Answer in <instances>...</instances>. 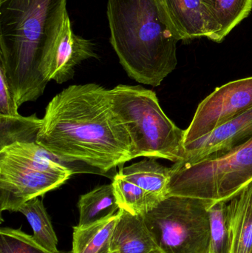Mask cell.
<instances>
[{"label": "cell", "mask_w": 252, "mask_h": 253, "mask_svg": "<svg viewBox=\"0 0 252 253\" xmlns=\"http://www.w3.org/2000/svg\"><path fill=\"white\" fill-rule=\"evenodd\" d=\"M78 227H85L115 215L120 208L112 184H104L80 197Z\"/></svg>", "instance_id": "obj_16"}, {"label": "cell", "mask_w": 252, "mask_h": 253, "mask_svg": "<svg viewBox=\"0 0 252 253\" xmlns=\"http://www.w3.org/2000/svg\"><path fill=\"white\" fill-rule=\"evenodd\" d=\"M129 181L164 200L170 190L171 168L163 166L156 159H148L121 168L118 171Z\"/></svg>", "instance_id": "obj_15"}, {"label": "cell", "mask_w": 252, "mask_h": 253, "mask_svg": "<svg viewBox=\"0 0 252 253\" xmlns=\"http://www.w3.org/2000/svg\"><path fill=\"white\" fill-rule=\"evenodd\" d=\"M92 58H99L94 43L73 32L67 13L57 37L43 59L40 72L47 83L53 80L62 84L72 79L77 65Z\"/></svg>", "instance_id": "obj_9"}, {"label": "cell", "mask_w": 252, "mask_h": 253, "mask_svg": "<svg viewBox=\"0 0 252 253\" xmlns=\"http://www.w3.org/2000/svg\"><path fill=\"white\" fill-rule=\"evenodd\" d=\"M160 19L178 41L208 37L201 0H154Z\"/></svg>", "instance_id": "obj_11"}, {"label": "cell", "mask_w": 252, "mask_h": 253, "mask_svg": "<svg viewBox=\"0 0 252 253\" xmlns=\"http://www.w3.org/2000/svg\"><path fill=\"white\" fill-rule=\"evenodd\" d=\"M36 143L69 162H81L113 178L131 161L133 142L115 111L111 90L90 83L64 89L49 102Z\"/></svg>", "instance_id": "obj_1"}, {"label": "cell", "mask_w": 252, "mask_h": 253, "mask_svg": "<svg viewBox=\"0 0 252 253\" xmlns=\"http://www.w3.org/2000/svg\"><path fill=\"white\" fill-rule=\"evenodd\" d=\"M210 227V253H229L228 202H217L209 208Z\"/></svg>", "instance_id": "obj_21"}, {"label": "cell", "mask_w": 252, "mask_h": 253, "mask_svg": "<svg viewBox=\"0 0 252 253\" xmlns=\"http://www.w3.org/2000/svg\"><path fill=\"white\" fill-rule=\"evenodd\" d=\"M150 253H163L161 252V251H154V252Z\"/></svg>", "instance_id": "obj_24"}, {"label": "cell", "mask_w": 252, "mask_h": 253, "mask_svg": "<svg viewBox=\"0 0 252 253\" xmlns=\"http://www.w3.org/2000/svg\"><path fill=\"white\" fill-rule=\"evenodd\" d=\"M170 168L168 196L229 202L252 182V137L228 151Z\"/></svg>", "instance_id": "obj_5"}, {"label": "cell", "mask_w": 252, "mask_h": 253, "mask_svg": "<svg viewBox=\"0 0 252 253\" xmlns=\"http://www.w3.org/2000/svg\"><path fill=\"white\" fill-rule=\"evenodd\" d=\"M215 202L167 196L144 217L163 253H210L209 208Z\"/></svg>", "instance_id": "obj_6"}, {"label": "cell", "mask_w": 252, "mask_h": 253, "mask_svg": "<svg viewBox=\"0 0 252 253\" xmlns=\"http://www.w3.org/2000/svg\"><path fill=\"white\" fill-rule=\"evenodd\" d=\"M160 251L144 215L120 209L112 233L110 253H150Z\"/></svg>", "instance_id": "obj_12"}, {"label": "cell", "mask_w": 252, "mask_h": 253, "mask_svg": "<svg viewBox=\"0 0 252 253\" xmlns=\"http://www.w3.org/2000/svg\"><path fill=\"white\" fill-rule=\"evenodd\" d=\"M0 253H53L37 243L34 237L21 230L0 229Z\"/></svg>", "instance_id": "obj_22"}, {"label": "cell", "mask_w": 252, "mask_h": 253, "mask_svg": "<svg viewBox=\"0 0 252 253\" xmlns=\"http://www.w3.org/2000/svg\"><path fill=\"white\" fill-rule=\"evenodd\" d=\"M42 119L0 115V150L16 142H36Z\"/></svg>", "instance_id": "obj_20"}, {"label": "cell", "mask_w": 252, "mask_h": 253, "mask_svg": "<svg viewBox=\"0 0 252 253\" xmlns=\"http://www.w3.org/2000/svg\"><path fill=\"white\" fill-rule=\"evenodd\" d=\"M252 137V108L207 135L186 144L183 159L180 162L192 163L207 156L228 151Z\"/></svg>", "instance_id": "obj_10"}, {"label": "cell", "mask_w": 252, "mask_h": 253, "mask_svg": "<svg viewBox=\"0 0 252 253\" xmlns=\"http://www.w3.org/2000/svg\"><path fill=\"white\" fill-rule=\"evenodd\" d=\"M18 109L4 68L0 65V115L18 117Z\"/></svg>", "instance_id": "obj_23"}, {"label": "cell", "mask_w": 252, "mask_h": 253, "mask_svg": "<svg viewBox=\"0 0 252 253\" xmlns=\"http://www.w3.org/2000/svg\"><path fill=\"white\" fill-rule=\"evenodd\" d=\"M251 253H252V252Z\"/></svg>", "instance_id": "obj_25"}, {"label": "cell", "mask_w": 252, "mask_h": 253, "mask_svg": "<svg viewBox=\"0 0 252 253\" xmlns=\"http://www.w3.org/2000/svg\"><path fill=\"white\" fill-rule=\"evenodd\" d=\"M19 212L23 214L34 232V239L43 248L53 253H60L58 239L42 201L38 198L24 204Z\"/></svg>", "instance_id": "obj_19"}, {"label": "cell", "mask_w": 252, "mask_h": 253, "mask_svg": "<svg viewBox=\"0 0 252 253\" xmlns=\"http://www.w3.org/2000/svg\"><path fill=\"white\" fill-rule=\"evenodd\" d=\"M229 253L252 252V182L228 202Z\"/></svg>", "instance_id": "obj_14"}, {"label": "cell", "mask_w": 252, "mask_h": 253, "mask_svg": "<svg viewBox=\"0 0 252 253\" xmlns=\"http://www.w3.org/2000/svg\"><path fill=\"white\" fill-rule=\"evenodd\" d=\"M252 108V77L217 87L198 105L189 127L184 146L207 135Z\"/></svg>", "instance_id": "obj_8"}, {"label": "cell", "mask_w": 252, "mask_h": 253, "mask_svg": "<svg viewBox=\"0 0 252 253\" xmlns=\"http://www.w3.org/2000/svg\"><path fill=\"white\" fill-rule=\"evenodd\" d=\"M73 174L58 164L0 152V211L19 212L24 204L58 188Z\"/></svg>", "instance_id": "obj_7"}, {"label": "cell", "mask_w": 252, "mask_h": 253, "mask_svg": "<svg viewBox=\"0 0 252 253\" xmlns=\"http://www.w3.org/2000/svg\"><path fill=\"white\" fill-rule=\"evenodd\" d=\"M208 37L221 42L250 14L252 0H201Z\"/></svg>", "instance_id": "obj_13"}, {"label": "cell", "mask_w": 252, "mask_h": 253, "mask_svg": "<svg viewBox=\"0 0 252 253\" xmlns=\"http://www.w3.org/2000/svg\"><path fill=\"white\" fill-rule=\"evenodd\" d=\"M110 43L124 71L158 87L177 66L178 40L160 19L154 0H108Z\"/></svg>", "instance_id": "obj_3"}, {"label": "cell", "mask_w": 252, "mask_h": 253, "mask_svg": "<svg viewBox=\"0 0 252 253\" xmlns=\"http://www.w3.org/2000/svg\"><path fill=\"white\" fill-rule=\"evenodd\" d=\"M112 184L120 209L133 215H146L163 201L129 181L118 172L112 178Z\"/></svg>", "instance_id": "obj_18"}, {"label": "cell", "mask_w": 252, "mask_h": 253, "mask_svg": "<svg viewBox=\"0 0 252 253\" xmlns=\"http://www.w3.org/2000/svg\"><path fill=\"white\" fill-rule=\"evenodd\" d=\"M118 212L85 227H73L72 253H110Z\"/></svg>", "instance_id": "obj_17"}, {"label": "cell", "mask_w": 252, "mask_h": 253, "mask_svg": "<svg viewBox=\"0 0 252 253\" xmlns=\"http://www.w3.org/2000/svg\"><path fill=\"white\" fill-rule=\"evenodd\" d=\"M115 111L133 142V158L176 162L184 156L185 130L163 111L156 93L142 86L118 84L111 89Z\"/></svg>", "instance_id": "obj_4"}, {"label": "cell", "mask_w": 252, "mask_h": 253, "mask_svg": "<svg viewBox=\"0 0 252 253\" xmlns=\"http://www.w3.org/2000/svg\"><path fill=\"white\" fill-rule=\"evenodd\" d=\"M68 0H0V65L17 106L37 100L47 82L40 72L62 28Z\"/></svg>", "instance_id": "obj_2"}]
</instances>
